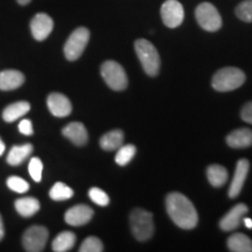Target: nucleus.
I'll return each mask as SVG.
<instances>
[{"label": "nucleus", "instance_id": "f257e3e1", "mask_svg": "<svg viewBox=\"0 0 252 252\" xmlns=\"http://www.w3.org/2000/svg\"><path fill=\"white\" fill-rule=\"evenodd\" d=\"M166 209L168 216L179 228L190 230L197 225L198 215L194 204L180 193H171L166 197Z\"/></svg>", "mask_w": 252, "mask_h": 252}, {"label": "nucleus", "instance_id": "f03ea898", "mask_svg": "<svg viewBox=\"0 0 252 252\" xmlns=\"http://www.w3.org/2000/svg\"><path fill=\"white\" fill-rule=\"evenodd\" d=\"M135 53L149 76H157L160 70V56L156 47L149 40L138 39L134 43Z\"/></svg>", "mask_w": 252, "mask_h": 252}, {"label": "nucleus", "instance_id": "7ed1b4c3", "mask_svg": "<svg viewBox=\"0 0 252 252\" xmlns=\"http://www.w3.org/2000/svg\"><path fill=\"white\" fill-rule=\"evenodd\" d=\"M245 74L241 69L235 67H226L220 69L213 76L212 86L220 93L232 91L242 87L245 82Z\"/></svg>", "mask_w": 252, "mask_h": 252}, {"label": "nucleus", "instance_id": "20e7f679", "mask_svg": "<svg viewBox=\"0 0 252 252\" xmlns=\"http://www.w3.org/2000/svg\"><path fill=\"white\" fill-rule=\"evenodd\" d=\"M130 225L132 235L139 242L147 241L154 234L153 216L145 209L137 208L131 213Z\"/></svg>", "mask_w": 252, "mask_h": 252}, {"label": "nucleus", "instance_id": "39448f33", "mask_svg": "<svg viewBox=\"0 0 252 252\" xmlns=\"http://www.w3.org/2000/svg\"><path fill=\"white\" fill-rule=\"evenodd\" d=\"M100 74L105 83L111 88L112 90L122 91L127 87V76L124 68L116 61H105L100 67Z\"/></svg>", "mask_w": 252, "mask_h": 252}, {"label": "nucleus", "instance_id": "423d86ee", "mask_svg": "<svg viewBox=\"0 0 252 252\" xmlns=\"http://www.w3.org/2000/svg\"><path fill=\"white\" fill-rule=\"evenodd\" d=\"M90 32L86 27H78L70 34L64 45V56L69 61H76L83 54L89 42Z\"/></svg>", "mask_w": 252, "mask_h": 252}, {"label": "nucleus", "instance_id": "0eeeda50", "mask_svg": "<svg viewBox=\"0 0 252 252\" xmlns=\"http://www.w3.org/2000/svg\"><path fill=\"white\" fill-rule=\"evenodd\" d=\"M197 24L208 32H216L222 27V18L217 8L210 2H202L195 9Z\"/></svg>", "mask_w": 252, "mask_h": 252}, {"label": "nucleus", "instance_id": "6e6552de", "mask_svg": "<svg viewBox=\"0 0 252 252\" xmlns=\"http://www.w3.org/2000/svg\"><path fill=\"white\" fill-rule=\"evenodd\" d=\"M48 230L42 225H33L28 228L23 236V245L28 252L43 251L48 241Z\"/></svg>", "mask_w": 252, "mask_h": 252}, {"label": "nucleus", "instance_id": "1a4fd4ad", "mask_svg": "<svg viewBox=\"0 0 252 252\" xmlns=\"http://www.w3.org/2000/svg\"><path fill=\"white\" fill-rule=\"evenodd\" d=\"M163 24L169 28H176L182 24L185 18L184 6L178 0H166L160 9Z\"/></svg>", "mask_w": 252, "mask_h": 252}, {"label": "nucleus", "instance_id": "9d476101", "mask_svg": "<svg viewBox=\"0 0 252 252\" xmlns=\"http://www.w3.org/2000/svg\"><path fill=\"white\" fill-rule=\"evenodd\" d=\"M53 28H54V21L46 13H37L31 21L32 35L37 41H43L50 35Z\"/></svg>", "mask_w": 252, "mask_h": 252}, {"label": "nucleus", "instance_id": "9b49d317", "mask_svg": "<svg viewBox=\"0 0 252 252\" xmlns=\"http://www.w3.org/2000/svg\"><path fill=\"white\" fill-rule=\"evenodd\" d=\"M249 212V208L247 204L244 203H238L235 207H232L224 216L222 217V220H220V228L223 231H232V230L237 229L239 224H241V220H243V216Z\"/></svg>", "mask_w": 252, "mask_h": 252}, {"label": "nucleus", "instance_id": "f8f14e48", "mask_svg": "<svg viewBox=\"0 0 252 252\" xmlns=\"http://www.w3.org/2000/svg\"><path fill=\"white\" fill-rule=\"evenodd\" d=\"M47 105H48L50 113L59 118L67 117V116L70 115L72 110L71 103L68 97L59 93H53L49 94L48 98H47Z\"/></svg>", "mask_w": 252, "mask_h": 252}, {"label": "nucleus", "instance_id": "ddd939ff", "mask_svg": "<svg viewBox=\"0 0 252 252\" xmlns=\"http://www.w3.org/2000/svg\"><path fill=\"white\" fill-rule=\"evenodd\" d=\"M94 216V210L89 206L86 204H77V206L71 207L64 214L65 223L71 226H81L90 222Z\"/></svg>", "mask_w": 252, "mask_h": 252}, {"label": "nucleus", "instance_id": "4468645a", "mask_svg": "<svg viewBox=\"0 0 252 252\" xmlns=\"http://www.w3.org/2000/svg\"><path fill=\"white\" fill-rule=\"evenodd\" d=\"M249 169H250V162L247 159L238 160L237 165H236L234 178H232L231 185L229 187V197L236 198L241 194L244 182L248 178Z\"/></svg>", "mask_w": 252, "mask_h": 252}, {"label": "nucleus", "instance_id": "2eb2a0df", "mask_svg": "<svg viewBox=\"0 0 252 252\" xmlns=\"http://www.w3.org/2000/svg\"><path fill=\"white\" fill-rule=\"evenodd\" d=\"M62 133L76 146H83L88 141V131L82 123H70L63 128Z\"/></svg>", "mask_w": 252, "mask_h": 252}, {"label": "nucleus", "instance_id": "dca6fc26", "mask_svg": "<svg viewBox=\"0 0 252 252\" xmlns=\"http://www.w3.org/2000/svg\"><path fill=\"white\" fill-rule=\"evenodd\" d=\"M226 144L232 149H247L252 145V131L250 128H237L226 137Z\"/></svg>", "mask_w": 252, "mask_h": 252}, {"label": "nucleus", "instance_id": "f3484780", "mask_svg": "<svg viewBox=\"0 0 252 252\" xmlns=\"http://www.w3.org/2000/svg\"><path fill=\"white\" fill-rule=\"evenodd\" d=\"M25 82V76L23 72L19 70H4L0 72V90L8 91L18 89Z\"/></svg>", "mask_w": 252, "mask_h": 252}, {"label": "nucleus", "instance_id": "a211bd4d", "mask_svg": "<svg viewBox=\"0 0 252 252\" xmlns=\"http://www.w3.org/2000/svg\"><path fill=\"white\" fill-rule=\"evenodd\" d=\"M32 152H33V145L32 144L15 145L9 150L6 160L11 166H19L31 156Z\"/></svg>", "mask_w": 252, "mask_h": 252}, {"label": "nucleus", "instance_id": "6ab92c4d", "mask_svg": "<svg viewBox=\"0 0 252 252\" xmlns=\"http://www.w3.org/2000/svg\"><path fill=\"white\" fill-rule=\"evenodd\" d=\"M31 110V104L28 102H17L11 104V105L6 106L4 111H2V118L5 122L12 123L18 121L19 118L23 117L26 113L30 112Z\"/></svg>", "mask_w": 252, "mask_h": 252}, {"label": "nucleus", "instance_id": "aec40b11", "mask_svg": "<svg viewBox=\"0 0 252 252\" xmlns=\"http://www.w3.org/2000/svg\"><path fill=\"white\" fill-rule=\"evenodd\" d=\"M124 143V132L122 130H113L102 135L99 140L100 147L104 151L118 150Z\"/></svg>", "mask_w": 252, "mask_h": 252}, {"label": "nucleus", "instance_id": "412c9836", "mask_svg": "<svg viewBox=\"0 0 252 252\" xmlns=\"http://www.w3.org/2000/svg\"><path fill=\"white\" fill-rule=\"evenodd\" d=\"M15 209L19 215L31 217L40 210V202L35 197H23L15 201Z\"/></svg>", "mask_w": 252, "mask_h": 252}, {"label": "nucleus", "instance_id": "4be33fe9", "mask_svg": "<svg viewBox=\"0 0 252 252\" xmlns=\"http://www.w3.org/2000/svg\"><path fill=\"white\" fill-rule=\"evenodd\" d=\"M76 242V236L71 231H63L59 234L53 241L52 248L55 252L70 251Z\"/></svg>", "mask_w": 252, "mask_h": 252}, {"label": "nucleus", "instance_id": "5701e85b", "mask_svg": "<svg viewBox=\"0 0 252 252\" xmlns=\"http://www.w3.org/2000/svg\"><path fill=\"white\" fill-rule=\"evenodd\" d=\"M228 249L232 252H252V241L244 234H234L228 239Z\"/></svg>", "mask_w": 252, "mask_h": 252}, {"label": "nucleus", "instance_id": "b1692460", "mask_svg": "<svg viewBox=\"0 0 252 252\" xmlns=\"http://www.w3.org/2000/svg\"><path fill=\"white\" fill-rule=\"evenodd\" d=\"M207 178L214 187H222L228 180V171L220 165H210L207 168Z\"/></svg>", "mask_w": 252, "mask_h": 252}, {"label": "nucleus", "instance_id": "393cba45", "mask_svg": "<svg viewBox=\"0 0 252 252\" xmlns=\"http://www.w3.org/2000/svg\"><path fill=\"white\" fill-rule=\"evenodd\" d=\"M74 196V190L63 182H56L49 191V197L54 201L69 200Z\"/></svg>", "mask_w": 252, "mask_h": 252}, {"label": "nucleus", "instance_id": "a878e982", "mask_svg": "<svg viewBox=\"0 0 252 252\" xmlns=\"http://www.w3.org/2000/svg\"><path fill=\"white\" fill-rule=\"evenodd\" d=\"M135 152H137V150H135L134 145H122L118 149L117 154H116V162H117L119 166H126L132 159H133Z\"/></svg>", "mask_w": 252, "mask_h": 252}, {"label": "nucleus", "instance_id": "bb28decb", "mask_svg": "<svg viewBox=\"0 0 252 252\" xmlns=\"http://www.w3.org/2000/svg\"><path fill=\"white\" fill-rule=\"evenodd\" d=\"M6 185L7 187L11 189V190L15 191V193L24 194L30 189V185L26 180H24L23 178H19V176H9L6 181Z\"/></svg>", "mask_w": 252, "mask_h": 252}, {"label": "nucleus", "instance_id": "cd10ccee", "mask_svg": "<svg viewBox=\"0 0 252 252\" xmlns=\"http://www.w3.org/2000/svg\"><path fill=\"white\" fill-rule=\"evenodd\" d=\"M103 250V243L100 242L99 238L94 237V236L88 237L86 241L81 244L80 249H78L80 252H102Z\"/></svg>", "mask_w": 252, "mask_h": 252}, {"label": "nucleus", "instance_id": "c85d7f7f", "mask_svg": "<svg viewBox=\"0 0 252 252\" xmlns=\"http://www.w3.org/2000/svg\"><path fill=\"white\" fill-rule=\"evenodd\" d=\"M236 15L238 19L245 23H252V0H245L242 1L237 7H236Z\"/></svg>", "mask_w": 252, "mask_h": 252}, {"label": "nucleus", "instance_id": "c756f323", "mask_svg": "<svg viewBox=\"0 0 252 252\" xmlns=\"http://www.w3.org/2000/svg\"><path fill=\"white\" fill-rule=\"evenodd\" d=\"M42 171H43V163L39 158L34 157L30 160V163H28V172H30V175L32 176L35 182H40L41 179H42Z\"/></svg>", "mask_w": 252, "mask_h": 252}, {"label": "nucleus", "instance_id": "7c9ffc66", "mask_svg": "<svg viewBox=\"0 0 252 252\" xmlns=\"http://www.w3.org/2000/svg\"><path fill=\"white\" fill-rule=\"evenodd\" d=\"M89 196L93 202L98 204L100 207H106L110 203V198L108 196V194L104 190H102L100 188H91L89 190Z\"/></svg>", "mask_w": 252, "mask_h": 252}, {"label": "nucleus", "instance_id": "2f4dec72", "mask_svg": "<svg viewBox=\"0 0 252 252\" xmlns=\"http://www.w3.org/2000/svg\"><path fill=\"white\" fill-rule=\"evenodd\" d=\"M18 128L19 131H20V133H23L25 135H32L34 133L33 124H32L30 119H23V121L19 123Z\"/></svg>", "mask_w": 252, "mask_h": 252}, {"label": "nucleus", "instance_id": "473e14b6", "mask_svg": "<svg viewBox=\"0 0 252 252\" xmlns=\"http://www.w3.org/2000/svg\"><path fill=\"white\" fill-rule=\"evenodd\" d=\"M241 117L245 123L252 125V102H249L243 106L241 111Z\"/></svg>", "mask_w": 252, "mask_h": 252}, {"label": "nucleus", "instance_id": "72a5a7b5", "mask_svg": "<svg viewBox=\"0 0 252 252\" xmlns=\"http://www.w3.org/2000/svg\"><path fill=\"white\" fill-rule=\"evenodd\" d=\"M4 235H5L4 224H2V219H1V215H0V241H1V239L4 238Z\"/></svg>", "mask_w": 252, "mask_h": 252}, {"label": "nucleus", "instance_id": "f704fd0d", "mask_svg": "<svg viewBox=\"0 0 252 252\" xmlns=\"http://www.w3.org/2000/svg\"><path fill=\"white\" fill-rule=\"evenodd\" d=\"M243 222H244V225L247 226L248 229H252V220L251 219L247 217V219L243 220Z\"/></svg>", "mask_w": 252, "mask_h": 252}, {"label": "nucleus", "instance_id": "c9c22d12", "mask_svg": "<svg viewBox=\"0 0 252 252\" xmlns=\"http://www.w3.org/2000/svg\"><path fill=\"white\" fill-rule=\"evenodd\" d=\"M5 144H4V141L1 140V138H0V156H2V153L5 152Z\"/></svg>", "mask_w": 252, "mask_h": 252}, {"label": "nucleus", "instance_id": "e433bc0d", "mask_svg": "<svg viewBox=\"0 0 252 252\" xmlns=\"http://www.w3.org/2000/svg\"><path fill=\"white\" fill-rule=\"evenodd\" d=\"M17 1H18L19 4H20V5L25 6V5H28V4H30V2L32 1V0H17Z\"/></svg>", "mask_w": 252, "mask_h": 252}]
</instances>
